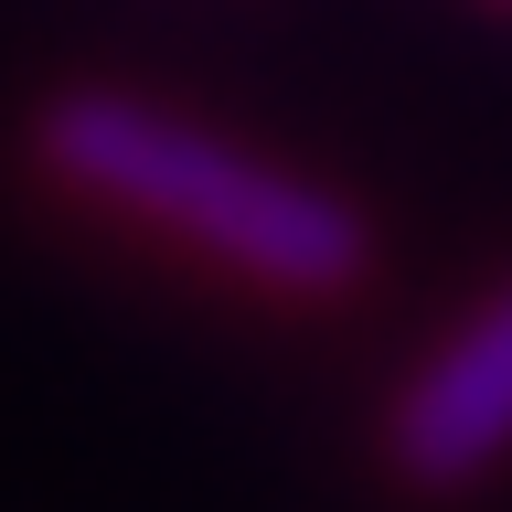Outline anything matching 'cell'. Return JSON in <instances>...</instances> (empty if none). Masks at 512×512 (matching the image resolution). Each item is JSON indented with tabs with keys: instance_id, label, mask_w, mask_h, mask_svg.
<instances>
[{
	"instance_id": "cell-1",
	"label": "cell",
	"mask_w": 512,
	"mask_h": 512,
	"mask_svg": "<svg viewBox=\"0 0 512 512\" xmlns=\"http://www.w3.org/2000/svg\"><path fill=\"white\" fill-rule=\"evenodd\" d=\"M43 171L75 182L86 203L150 224V235H182L203 246L214 267L256 288H288V299H342L363 267H374V235L342 192L299 182L288 160L246 150L203 118H171L150 96H118V86H64L43 107Z\"/></svg>"
},
{
	"instance_id": "cell-2",
	"label": "cell",
	"mask_w": 512,
	"mask_h": 512,
	"mask_svg": "<svg viewBox=\"0 0 512 512\" xmlns=\"http://www.w3.org/2000/svg\"><path fill=\"white\" fill-rule=\"evenodd\" d=\"M384 448H395L406 491H470L512 459V288H491L406 374V395L384 416Z\"/></svg>"
}]
</instances>
